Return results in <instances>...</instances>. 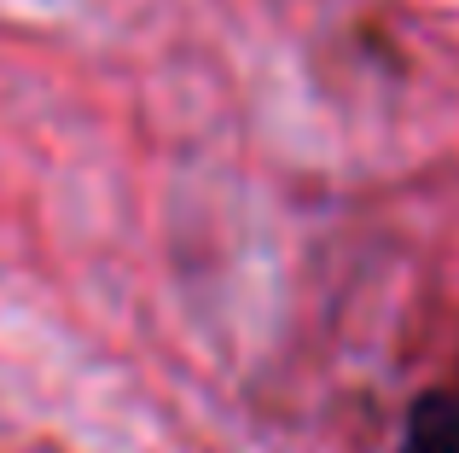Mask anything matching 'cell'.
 Returning <instances> with one entry per match:
<instances>
[{
    "mask_svg": "<svg viewBox=\"0 0 459 453\" xmlns=\"http://www.w3.org/2000/svg\"><path fill=\"white\" fill-rule=\"evenodd\" d=\"M402 453H459V396L448 389L419 396L402 431Z\"/></svg>",
    "mask_w": 459,
    "mask_h": 453,
    "instance_id": "6da1fadb",
    "label": "cell"
}]
</instances>
